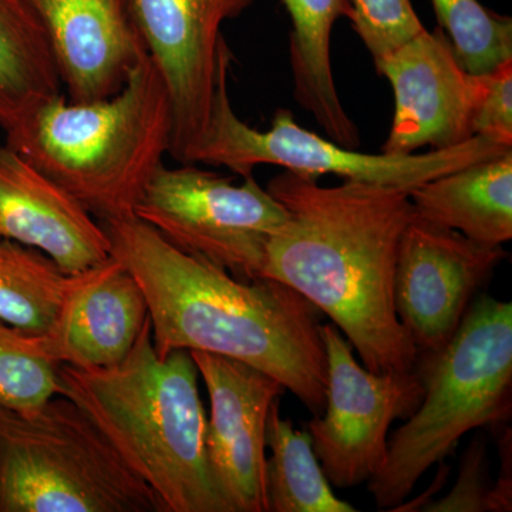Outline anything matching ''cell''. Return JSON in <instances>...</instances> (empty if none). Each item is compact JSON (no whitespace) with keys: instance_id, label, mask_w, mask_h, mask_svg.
I'll return each mask as SVG.
<instances>
[{"instance_id":"ba28073f","label":"cell","mask_w":512,"mask_h":512,"mask_svg":"<svg viewBox=\"0 0 512 512\" xmlns=\"http://www.w3.org/2000/svg\"><path fill=\"white\" fill-rule=\"evenodd\" d=\"M134 217L185 254L241 281L261 278L266 247L286 221L284 205L254 175L234 178L192 164H161L138 198Z\"/></svg>"},{"instance_id":"2e32d148","label":"cell","mask_w":512,"mask_h":512,"mask_svg":"<svg viewBox=\"0 0 512 512\" xmlns=\"http://www.w3.org/2000/svg\"><path fill=\"white\" fill-rule=\"evenodd\" d=\"M0 238L45 252L67 275L111 256L100 222L8 144L0 146Z\"/></svg>"},{"instance_id":"ac0fdd59","label":"cell","mask_w":512,"mask_h":512,"mask_svg":"<svg viewBox=\"0 0 512 512\" xmlns=\"http://www.w3.org/2000/svg\"><path fill=\"white\" fill-rule=\"evenodd\" d=\"M292 20L289 55L295 99L315 117L326 136L357 148L360 133L340 100L330 62V36L340 18L352 16L349 0H282Z\"/></svg>"},{"instance_id":"6da1fadb","label":"cell","mask_w":512,"mask_h":512,"mask_svg":"<svg viewBox=\"0 0 512 512\" xmlns=\"http://www.w3.org/2000/svg\"><path fill=\"white\" fill-rule=\"evenodd\" d=\"M286 221L261 278L281 282L332 319L370 372H412L417 350L394 303L397 252L414 217L409 192L345 180L323 187L289 173L269 181Z\"/></svg>"},{"instance_id":"7402d4cb","label":"cell","mask_w":512,"mask_h":512,"mask_svg":"<svg viewBox=\"0 0 512 512\" xmlns=\"http://www.w3.org/2000/svg\"><path fill=\"white\" fill-rule=\"evenodd\" d=\"M439 26L468 73L487 74L512 60V19L478 0H431Z\"/></svg>"},{"instance_id":"ffe728a7","label":"cell","mask_w":512,"mask_h":512,"mask_svg":"<svg viewBox=\"0 0 512 512\" xmlns=\"http://www.w3.org/2000/svg\"><path fill=\"white\" fill-rule=\"evenodd\" d=\"M266 447L271 457L265 464L266 512H356L340 500L318 457L308 431L296 430L279 412V400L272 404L266 421Z\"/></svg>"},{"instance_id":"7c38bea8","label":"cell","mask_w":512,"mask_h":512,"mask_svg":"<svg viewBox=\"0 0 512 512\" xmlns=\"http://www.w3.org/2000/svg\"><path fill=\"white\" fill-rule=\"evenodd\" d=\"M376 69L394 94L392 127L382 153L443 150L474 137L471 117L480 77L464 69L440 26L433 32L424 29Z\"/></svg>"},{"instance_id":"484cf974","label":"cell","mask_w":512,"mask_h":512,"mask_svg":"<svg viewBox=\"0 0 512 512\" xmlns=\"http://www.w3.org/2000/svg\"><path fill=\"white\" fill-rule=\"evenodd\" d=\"M471 117L473 136L512 146V60L491 73L480 74Z\"/></svg>"},{"instance_id":"8992f818","label":"cell","mask_w":512,"mask_h":512,"mask_svg":"<svg viewBox=\"0 0 512 512\" xmlns=\"http://www.w3.org/2000/svg\"><path fill=\"white\" fill-rule=\"evenodd\" d=\"M0 512H168L73 400L0 407Z\"/></svg>"},{"instance_id":"30bf717a","label":"cell","mask_w":512,"mask_h":512,"mask_svg":"<svg viewBox=\"0 0 512 512\" xmlns=\"http://www.w3.org/2000/svg\"><path fill=\"white\" fill-rule=\"evenodd\" d=\"M254 0H131L134 22L156 64L173 113L170 156L192 164L217 87L222 25Z\"/></svg>"},{"instance_id":"9c48e42d","label":"cell","mask_w":512,"mask_h":512,"mask_svg":"<svg viewBox=\"0 0 512 512\" xmlns=\"http://www.w3.org/2000/svg\"><path fill=\"white\" fill-rule=\"evenodd\" d=\"M328 365L326 406L306 424L313 451L329 483L353 488L383 466L387 433L423 400L419 372H370L335 325H320Z\"/></svg>"},{"instance_id":"603a6c76","label":"cell","mask_w":512,"mask_h":512,"mask_svg":"<svg viewBox=\"0 0 512 512\" xmlns=\"http://www.w3.org/2000/svg\"><path fill=\"white\" fill-rule=\"evenodd\" d=\"M57 363L46 355L42 336L0 323V407L33 413L59 394Z\"/></svg>"},{"instance_id":"d6986e66","label":"cell","mask_w":512,"mask_h":512,"mask_svg":"<svg viewBox=\"0 0 512 512\" xmlns=\"http://www.w3.org/2000/svg\"><path fill=\"white\" fill-rule=\"evenodd\" d=\"M45 30L23 0H0V127L15 130L43 101L60 93Z\"/></svg>"},{"instance_id":"8fae6325","label":"cell","mask_w":512,"mask_h":512,"mask_svg":"<svg viewBox=\"0 0 512 512\" xmlns=\"http://www.w3.org/2000/svg\"><path fill=\"white\" fill-rule=\"evenodd\" d=\"M507 252L414 214L397 252L394 303L419 356L440 352L456 335L478 289Z\"/></svg>"},{"instance_id":"52a82bcc","label":"cell","mask_w":512,"mask_h":512,"mask_svg":"<svg viewBox=\"0 0 512 512\" xmlns=\"http://www.w3.org/2000/svg\"><path fill=\"white\" fill-rule=\"evenodd\" d=\"M231 57L225 45L210 120L192 164L225 167L244 178L254 174L258 165H278L289 173L316 180L320 175H338L345 180L409 192L464 165L512 150V146L500 141L474 136L458 146L427 153L367 154L306 130L285 109L276 111L269 130L259 131L239 119L232 107L228 93Z\"/></svg>"},{"instance_id":"7a4b0ae2","label":"cell","mask_w":512,"mask_h":512,"mask_svg":"<svg viewBox=\"0 0 512 512\" xmlns=\"http://www.w3.org/2000/svg\"><path fill=\"white\" fill-rule=\"evenodd\" d=\"M100 224L110 255L146 296L158 357L177 349L234 357L274 377L313 416L323 413L325 346L318 309L301 293L268 278H234L136 217Z\"/></svg>"},{"instance_id":"4fadbf2b","label":"cell","mask_w":512,"mask_h":512,"mask_svg":"<svg viewBox=\"0 0 512 512\" xmlns=\"http://www.w3.org/2000/svg\"><path fill=\"white\" fill-rule=\"evenodd\" d=\"M190 355L210 394L205 443L215 484L232 512H266V421L286 389L234 357Z\"/></svg>"},{"instance_id":"3957f363","label":"cell","mask_w":512,"mask_h":512,"mask_svg":"<svg viewBox=\"0 0 512 512\" xmlns=\"http://www.w3.org/2000/svg\"><path fill=\"white\" fill-rule=\"evenodd\" d=\"M197 380L188 350L157 356L150 316L119 365L57 366L60 396L82 407L168 512H232L212 477Z\"/></svg>"},{"instance_id":"44dd1931","label":"cell","mask_w":512,"mask_h":512,"mask_svg":"<svg viewBox=\"0 0 512 512\" xmlns=\"http://www.w3.org/2000/svg\"><path fill=\"white\" fill-rule=\"evenodd\" d=\"M69 275L39 249L0 238V320L33 336L55 323Z\"/></svg>"},{"instance_id":"cb8c5ba5","label":"cell","mask_w":512,"mask_h":512,"mask_svg":"<svg viewBox=\"0 0 512 512\" xmlns=\"http://www.w3.org/2000/svg\"><path fill=\"white\" fill-rule=\"evenodd\" d=\"M353 29L365 43L375 66L423 32L410 0H349Z\"/></svg>"},{"instance_id":"5b68a950","label":"cell","mask_w":512,"mask_h":512,"mask_svg":"<svg viewBox=\"0 0 512 512\" xmlns=\"http://www.w3.org/2000/svg\"><path fill=\"white\" fill-rule=\"evenodd\" d=\"M423 400L387 443L386 460L369 480L379 510H396L421 477L454 453L478 427L511 416L512 305L483 295L453 339L423 357Z\"/></svg>"},{"instance_id":"e0dca14e","label":"cell","mask_w":512,"mask_h":512,"mask_svg":"<svg viewBox=\"0 0 512 512\" xmlns=\"http://www.w3.org/2000/svg\"><path fill=\"white\" fill-rule=\"evenodd\" d=\"M409 198L424 220L503 245L512 238V150L420 184Z\"/></svg>"},{"instance_id":"9a60e30c","label":"cell","mask_w":512,"mask_h":512,"mask_svg":"<svg viewBox=\"0 0 512 512\" xmlns=\"http://www.w3.org/2000/svg\"><path fill=\"white\" fill-rule=\"evenodd\" d=\"M148 318L146 296L126 266L110 256L69 284L52 329L42 336L57 365L103 369L126 359Z\"/></svg>"},{"instance_id":"277c9868","label":"cell","mask_w":512,"mask_h":512,"mask_svg":"<svg viewBox=\"0 0 512 512\" xmlns=\"http://www.w3.org/2000/svg\"><path fill=\"white\" fill-rule=\"evenodd\" d=\"M171 134L170 97L144 50L119 93L90 103L56 94L6 134V144L104 222L134 217Z\"/></svg>"},{"instance_id":"5bb4252c","label":"cell","mask_w":512,"mask_h":512,"mask_svg":"<svg viewBox=\"0 0 512 512\" xmlns=\"http://www.w3.org/2000/svg\"><path fill=\"white\" fill-rule=\"evenodd\" d=\"M45 30L69 101L109 99L146 50L131 0H23Z\"/></svg>"},{"instance_id":"d4e9b609","label":"cell","mask_w":512,"mask_h":512,"mask_svg":"<svg viewBox=\"0 0 512 512\" xmlns=\"http://www.w3.org/2000/svg\"><path fill=\"white\" fill-rule=\"evenodd\" d=\"M483 437H476L464 451L453 490L439 501L424 505L429 512H495L494 485Z\"/></svg>"}]
</instances>
